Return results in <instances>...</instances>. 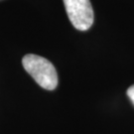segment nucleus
<instances>
[{"label": "nucleus", "instance_id": "1", "mask_svg": "<svg viewBox=\"0 0 134 134\" xmlns=\"http://www.w3.org/2000/svg\"><path fill=\"white\" fill-rule=\"evenodd\" d=\"M22 65L26 72L33 77L41 87L54 91L58 86V74L53 64L47 59L34 54L23 57Z\"/></svg>", "mask_w": 134, "mask_h": 134}, {"label": "nucleus", "instance_id": "3", "mask_svg": "<svg viewBox=\"0 0 134 134\" xmlns=\"http://www.w3.org/2000/svg\"><path fill=\"white\" fill-rule=\"evenodd\" d=\"M127 96L129 97V99L132 101V103L134 104V85L133 86H131L127 90Z\"/></svg>", "mask_w": 134, "mask_h": 134}, {"label": "nucleus", "instance_id": "2", "mask_svg": "<svg viewBox=\"0 0 134 134\" xmlns=\"http://www.w3.org/2000/svg\"><path fill=\"white\" fill-rule=\"evenodd\" d=\"M71 23L80 31H86L93 24V10L90 0H64Z\"/></svg>", "mask_w": 134, "mask_h": 134}]
</instances>
